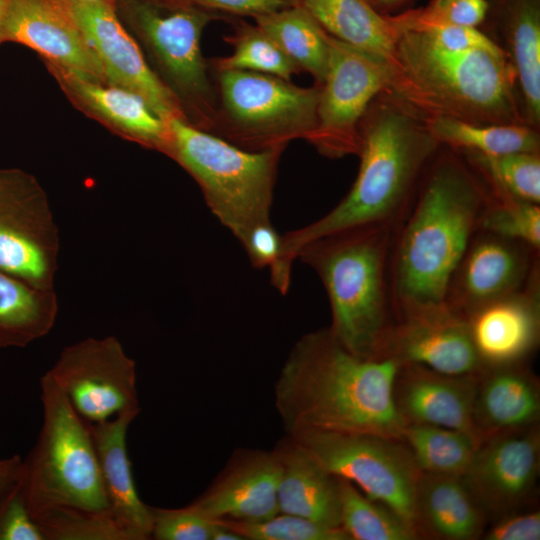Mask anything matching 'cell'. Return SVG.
Wrapping results in <instances>:
<instances>
[{"label":"cell","mask_w":540,"mask_h":540,"mask_svg":"<svg viewBox=\"0 0 540 540\" xmlns=\"http://www.w3.org/2000/svg\"><path fill=\"white\" fill-rule=\"evenodd\" d=\"M400 365L389 356L351 353L329 328L304 334L274 385L275 406L287 434L312 429L400 439L406 423L393 395Z\"/></svg>","instance_id":"6da1fadb"},{"label":"cell","mask_w":540,"mask_h":540,"mask_svg":"<svg viewBox=\"0 0 540 540\" xmlns=\"http://www.w3.org/2000/svg\"><path fill=\"white\" fill-rule=\"evenodd\" d=\"M360 135L359 170L346 196L318 220L281 235L280 256L270 270L281 294L288 292L293 262L307 243L355 226L396 227L441 146L424 120L386 91L369 105Z\"/></svg>","instance_id":"7a4b0ae2"},{"label":"cell","mask_w":540,"mask_h":540,"mask_svg":"<svg viewBox=\"0 0 540 540\" xmlns=\"http://www.w3.org/2000/svg\"><path fill=\"white\" fill-rule=\"evenodd\" d=\"M487 198L483 180L464 157L451 149L435 154L394 229L390 286L396 315L447 302Z\"/></svg>","instance_id":"3957f363"},{"label":"cell","mask_w":540,"mask_h":540,"mask_svg":"<svg viewBox=\"0 0 540 540\" xmlns=\"http://www.w3.org/2000/svg\"><path fill=\"white\" fill-rule=\"evenodd\" d=\"M390 66L386 91L422 120L527 124L516 74L503 49L450 50L400 27Z\"/></svg>","instance_id":"277c9868"},{"label":"cell","mask_w":540,"mask_h":540,"mask_svg":"<svg viewBox=\"0 0 540 540\" xmlns=\"http://www.w3.org/2000/svg\"><path fill=\"white\" fill-rule=\"evenodd\" d=\"M394 229L369 224L339 230L307 243L297 255L323 283L330 331L359 357H384L396 320L390 286Z\"/></svg>","instance_id":"5b68a950"},{"label":"cell","mask_w":540,"mask_h":540,"mask_svg":"<svg viewBox=\"0 0 540 540\" xmlns=\"http://www.w3.org/2000/svg\"><path fill=\"white\" fill-rule=\"evenodd\" d=\"M167 125L165 155L196 181L212 214L240 243L252 227L271 222L284 150L248 151L181 118H172Z\"/></svg>","instance_id":"8992f818"},{"label":"cell","mask_w":540,"mask_h":540,"mask_svg":"<svg viewBox=\"0 0 540 540\" xmlns=\"http://www.w3.org/2000/svg\"><path fill=\"white\" fill-rule=\"evenodd\" d=\"M116 9L148 52L157 76L176 97L185 120L213 132L217 97L201 37L211 21L223 16L181 0H119Z\"/></svg>","instance_id":"52a82bcc"},{"label":"cell","mask_w":540,"mask_h":540,"mask_svg":"<svg viewBox=\"0 0 540 540\" xmlns=\"http://www.w3.org/2000/svg\"><path fill=\"white\" fill-rule=\"evenodd\" d=\"M40 388L43 422L35 445L23 460L31 517L49 508L111 516L87 423L47 373L40 379Z\"/></svg>","instance_id":"ba28073f"},{"label":"cell","mask_w":540,"mask_h":540,"mask_svg":"<svg viewBox=\"0 0 540 540\" xmlns=\"http://www.w3.org/2000/svg\"><path fill=\"white\" fill-rule=\"evenodd\" d=\"M215 73L217 121L213 134L239 148L285 150L307 140L316 124L320 85L300 87L278 76L227 70Z\"/></svg>","instance_id":"9c48e42d"},{"label":"cell","mask_w":540,"mask_h":540,"mask_svg":"<svg viewBox=\"0 0 540 540\" xmlns=\"http://www.w3.org/2000/svg\"><path fill=\"white\" fill-rule=\"evenodd\" d=\"M287 435L333 476L388 505L419 533L415 498L421 472L400 439L312 429Z\"/></svg>","instance_id":"30bf717a"},{"label":"cell","mask_w":540,"mask_h":540,"mask_svg":"<svg viewBox=\"0 0 540 540\" xmlns=\"http://www.w3.org/2000/svg\"><path fill=\"white\" fill-rule=\"evenodd\" d=\"M328 64L320 85L316 124L307 138L321 155L337 159L358 155L360 123L371 102L386 91L391 66L384 59L330 34Z\"/></svg>","instance_id":"8fae6325"},{"label":"cell","mask_w":540,"mask_h":540,"mask_svg":"<svg viewBox=\"0 0 540 540\" xmlns=\"http://www.w3.org/2000/svg\"><path fill=\"white\" fill-rule=\"evenodd\" d=\"M59 248L58 228L38 180L18 168L0 169V269L53 290Z\"/></svg>","instance_id":"7c38bea8"},{"label":"cell","mask_w":540,"mask_h":540,"mask_svg":"<svg viewBox=\"0 0 540 540\" xmlns=\"http://www.w3.org/2000/svg\"><path fill=\"white\" fill-rule=\"evenodd\" d=\"M46 373L86 423L140 410L136 364L115 336L89 337L66 346Z\"/></svg>","instance_id":"4fadbf2b"},{"label":"cell","mask_w":540,"mask_h":540,"mask_svg":"<svg viewBox=\"0 0 540 540\" xmlns=\"http://www.w3.org/2000/svg\"><path fill=\"white\" fill-rule=\"evenodd\" d=\"M70 1L105 80L140 95L166 122L172 118L185 120L176 97L148 64L138 40L119 17L116 4Z\"/></svg>","instance_id":"5bb4252c"},{"label":"cell","mask_w":540,"mask_h":540,"mask_svg":"<svg viewBox=\"0 0 540 540\" xmlns=\"http://www.w3.org/2000/svg\"><path fill=\"white\" fill-rule=\"evenodd\" d=\"M387 356L447 375L474 376L484 370L466 315L448 302L396 315Z\"/></svg>","instance_id":"9a60e30c"},{"label":"cell","mask_w":540,"mask_h":540,"mask_svg":"<svg viewBox=\"0 0 540 540\" xmlns=\"http://www.w3.org/2000/svg\"><path fill=\"white\" fill-rule=\"evenodd\" d=\"M539 467L538 425L482 439L464 479L487 514L500 517L528 503Z\"/></svg>","instance_id":"2e32d148"},{"label":"cell","mask_w":540,"mask_h":540,"mask_svg":"<svg viewBox=\"0 0 540 540\" xmlns=\"http://www.w3.org/2000/svg\"><path fill=\"white\" fill-rule=\"evenodd\" d=\"M536 256L521 242L479 229L452 276L447 302L468 315L523 288L539 273Z\"/></svg>","instance_id":"e0dca14e"},{"label":"cell","mask_w":540,"mask_h":540,"mask_svg":"<svg viewBox=\"0 0 540 540\" xmlns=\"http://www.w3.org/2000/svg\"><path fill=\"white\" fill-rule=\"evenodd\" d=\"M13 42L37 52L45 63L105 80L70 0H10L0 44Z\"/></svg>","instance_id":"ac0fdd59"},{"label":"cell","mask_w":540,"mask_h":540,"mask_svg":"<svg viewBox=\"0 0 540 540\" xmlns=\"http://www.w3.org/2000/svg\"><path fill=\"white\" fill-rule=\"evenodd\" d=\"M279 475L274 450L240 449L205 492L188 505L210 520L262 521L279 513Z\"/></svg>","instance_id":"d6986e66"},{"label":"cell","mask_w":540,"mask_h":540,"mask_svg":"<svg viewBox=\"0 0 540 540\" xmlns=\"http://www.w3.org/2000/svg\"><path fill=\"white\" fill-rule=\"evenodd\" d=\"M539 273L521 289L482 305L467 317L485 368L524 364L540 339Z\"/></svg>","instance_id":"ffe728a7"},{"label":"cell","mask_w":540,"mask_h":540,"mask_svg":"<svg viewBox=\"0 0 540 540\" xmlns=\"http://www.w3.org/2000/svg\"><path fill=\"white\" fill-rule=\"evenodd\" d=\"M61 89L85 114L116 134L165 154L167 122L137 93L80 72L45 63Z\"/></svg>","instance_id":"44dd1931"},{"label":"cell","mask_w":540,"mask_h":540,"mask_svg":"<svg viewBox=\"0 0 540 540\" xmlns=\"http://www.w3.org/2000/svg\"><path fill=\"white\" fill-rule=\"evenodd\" d=\"M401 364L393 387L396 408L406 424L441 426L481 441L474 421L477 379Z\"/></svg>","instance_id":"7402d4cb"},{"label":"cell","mask_w":540,"mask_h":540,"mask_svg":"<svg viewBox=\"0 0 540 540\" xmlns=\"http://www.w3.org/2000/svg\"><path fill=\"white\" fill-rule=\"evenodd\" d=\"M140 410L125 411L100 423L89 424L109 512L128 540L150 539L151 506L138 495L127 451V430Z\"/></svg>","instance_id":"603a6c76"},{"label":"cell","mask_w":540,"mask_h":540,"mask_svg":"<svg viewBox=\"0 0 540 540\" xmlns=\"http://www.w3.org/2000/svg\"><path fill=\"white\" fill-rule=\"evenodd\" d=\"M273 450L280 466L277 488L279 513L341 528L338 478L288 435Z\"/></svg>","instance_id":"cb8c5ba5"},{"label":"cell","mask_w":540,"mask_h":540,"mask_svg":"<svg viewBox=\"0 0 540 540\" xmlns=\"http://www.w3.org/2000/svg\"><path fill=\"white\" fill-rule=\"evenodd\" d=\"M540 385L524 364L485 368L478 376L474 421L481 440L539 425Z\"/></svg>","instance_id":"d4e9b609"},{"label":"cell","mask_w":540,"mask_h":540,"mask_svg":"<svg viewBox=\"0 0 540 540\" xmlns=\"http://www.w3.org/2000/svg\"><path fill=\"white\" fill-rule=\"evenodd\" d=\"M487 18L515 71L525 120L539 129L540 0H489Z\"/></svg>","instance_id":"484cf974"},{"label":"cell","mask_w":540,"mask_h":540,"mask_svg":"<svg viewBox=\"0 0 540 540\" xmlns=\"http://www.w3.org/2000/svg\"><path fill=\"white\" fill-rule=\"evenodd\" d=\"M415 510L421 538L475 540L488 514L464 477L421 473Z\"/></svg>","instance_id":"4316f807"},{"label":"cell","mask_w":540,"mask_h":540,"mask_svg":"<svg viewBox=\"0 0 540 540\" xmlns=\"http://www.w3.org/2000/svg\"><path fill=\"white\" fill-rule=\"evenodd\" d=\"M299 5L331 36L391 65L400 31L396 15L381 12L372 0H299Z\"/></svg>","instance_id":"83f0119b"},{"label":"cell","mask_w":540,"mask_h":540,"mask_svg":"<svg viewBox=\"0 0 540 540\" xmlns=\"http://www.w3.org/2000/svg\"><path fill=\"white\" fill-rule=\"evenodd\" d=\"M58 300L0 269V348L25 347L53 328Z\"/></svg>","instance_id":"f1b7e54d"},{"label":"cell","mask_w":540,"mask_h":540,"mask_svg":"<svg viewBox=\"0 0 540 540\" xmlns=\"http://www.w3.org/2000/svg\"><path fill=\"white\" fill-rule=\"evenodd\" d=\"M424 122L441 146L461 154L499 156L540 150L539 129L526 123L474 124L445 117Z\"/></svg>","instance_id":"f546056e"},{"label":"cell","mask_w":540,"mask_h":540,"mask_svg":"<svg viewBox=\"0 0 540 540\" xmlns=\"http://www.w3.org/2000/svg\"><path fill=\"white\" fill-rule=\"evenodd\" d=\"M255 23L267 33L300 70L321 85L328 64V33L300 5L258 17Z\"/></svg>","instance_id":"4dcf8cb0"},{"label":"cell","mask_w":540,"mask_h":540,"mask_svg":"<svg viewBox=\"0 0 540 540\" xmlns=\"http://www.w3.org/2000/svg\"><path fill=\"white\" fill-rule=\"evenodd\" d=\"M400 440L421 473L461 477L480 443L467 432L423 424H406Z\"/></svg>","instance_id":"1f68e13d"},{"label":"cell","mask_w":540,"mask_h":540,"mask_svg":"<svg viewBox=\"0 0 540 540\" xmlns=\"http://www.w3.org/2000/svg\"><path fill=\"white\" fill-rule=\"evenodd\" d=\"M341 528L350 540H416V529L388 505L339 479Z\"/></svg>","instance_id":"d6a6232c"},{"label":"cell","mask_w":540,"mask_h":540,"mask_svg":"<svg viewBox=\"0 0 540 540\" xmlns=\"http://www.w3.org/2000/svg\"><path fill=\"white\" fill-rule=\"evenodd\" d=\"M224 40L233 46V53L208 60L212 72L244 70L290 80L301 71L256 23L236 22Z\"/></svg>","instance_id":"836d02e7"},{"label":"cell","mask_w":540,"mask_h":540,"mask_svg":"<svg viewBox=\"0 0 540 540\" xmlns=\"http://www.w3.org/2000/svg\"><path fill=\"white\" fill-rule=\"evenodd\" d=\"M461 155L479 174L490 193L540 203L539 152H516L499 156Z\"/></svg>","instance_id":"e575fe53"},{"label":"cell","mask_w":540,"mask_h":540,"mask_svg":"<svg viewBox=\"0 0 540 540\" xmlns=\"http://www.w3.org/2000/svg\"><path fill=\"white\" fill-rule=\"evenodd\" d=\"M32 519L45 540H128L114 519L105 513L49 508L35 513Z\"/></svg>","instance_id":"d590c367"},{"label":"cell","mask_w":540,"mask_h":540,"mask_svg":"<svg viewBox=\"0 0 540 540\" xmlns=\"http://www.w3.org/2000/svg\"><path fill=\"white\" fill-rule=\"evenodd\" d=\"M481 216L479 229L540 249L539 204L492 194Z\"/></svg>","instance_id":"8d00e7d4"},{"label":"cell","mask_w":540,"mask_h":540,"mask_svg":"<svg viewBox=\"0 0 540 540\" xmlns=\"http://www.w3.org/2000/svg\"><path fill=\"white\" fill-rule=\"evenodd\" d=\"M244 540H350L341 528H331L295 515L278 513L257 522L216 520Z\"/></svg>","instance_id":"74e56055"},{"label":"cell","mask_w":540,"mask_h":540,"mask_svg":"<svg viewBox=\"0 0 540 540\" xmlns=\"http://www.w3.org/2000/svg\"><path fill=\"white\" fill-rule=\"evenodd\" d=\"M150 539L156 540H212L217 522L210 520L189 505L166 509L151 507Z\"/></svg>","instance_id":"f35d334b"},{"label":"cell","mask_w":540,"mask_h":540,"mask_svg":"<svg viewBox=\"0 0 540 540\" xmlns=\"http://www.w3.org/2000/svg\"><path fill=\"white\" fill-rule=\"evenodd\" d=\"M0 540H45L30 515L23 475L20 481L0 498Z\"/></svg>","instance_id":"ab89813d"},{"label":"cell","mask_w":540,"mask_h":540,"mask_svg":"<svg viewBox=\"0 0 540 540\" xmlns=\"http://www.w3.org/2000/svg\"><path fill=\"white\" fill-rule=\"evenodd\" d=\"M489 0H449L439 9H414L421 19L477 28L488 15Z\"/></svg>","instance_id":"60d3db41"},{"label":"cell","mask_w":540,"mask_h":540,"mask_svg":"<svg viewBox=\"0 0 540 540\" xmlns=\"http://www.w3.org/2000/svg\"><path fill=\"white\" fill-rule=\"evenodd\" d=\"M222 15L250 16L254 19L299 5V0H181Z\"/></svg>","instance_id":"b9f144b4"},{"label":"cell","mask_w":540,"mask_h":540,"mask_svg":"<svg viewBox=\"0 0 540 540\" xmlns=\"http://www.w3.org/2000/svg\"><path fill=\"white\" fill-rule=\"evenodd\" d=\"M241 245L255 268L270 271L280 256L281 235L271 222L260 223L251 228Z\"/></svg>","instance_id":"7bdbcfd3"},{"label":"cell","mask_w":540,"mask_h":540,"mask_svg":"<svg viewBox=\"0 0 540 540\" xmlns=\"http://www.w3.org/2000/svg\"><path fill=\"white\" fill-rule=\"evenodd\" d=\"M482 538L485 540H539L540 512L514 511L498 517Z\"/></svg>","instance_id":"ee69618b"},{"label":"cell","mask_w":540,"mask_h":540,"mask_svg":"<svg viewBox=\"0 0 540 540\" xmlns=\"http://www.w3.org/2000/svg\"><path fill=\"white\" fill-rule=\"evenodd\" d=\"M23 459L18 455L0 459V498L22 478Z\"/></svg>","instance_id":"f6af8a7d"},{"label":"cell","mask_w":540,"mask_h":540,"mask_svg":"<svg viewBox=\"0 0 540 540\" xmlns=\"http://www.w3.org/2000/svg\"><path fill=\"white\" fill-rule=\"evenodd\" d=\"M374 5L383 13L389 14V10L399 7L407 0H372Z\"/></svg>","instance_id":"bcb514c9"},{"label":"cell","mask_w":540,"mask_h":540,"mask_svg":"<svg viewBox=\"0 0 540 540\" xmlns=\"http://www.w3.org/2000/svg\"><path fill=\"white\" fill-rule=\"evenodd\" d=\"M449 0H431L426 6L429 9H439L443 7Z\"/></svg>","instance_id":"7dc6e473"},{"label":"cell","mask_w":540,"mask_h":540,"mask_svg":"<svg viewBox=\"0 0 540 540\" xmlns=\"http://www.w3.org/2000/svg\"><path fill=\"white\" fill-rule=\"evenodd\" d=\"M10 0H0V27L4 18V15L6 13V10L8 8Z\"/></svg>","instance_id":"c3c4849f"},{"label":"cell","mask_w":540,"mask_h":540,"mask_svg":"<svg viewBox=\"0 0 540 540\" xmlns=\"http://www.w3.org/2000/svg\"><path fill=\"white\" fill-rule=\"evenodd\" d=\"M94 1H105V2H110V3H117L119 0H94Z\"/></svg>","instance_id":"681fc988"}]
</instances>
